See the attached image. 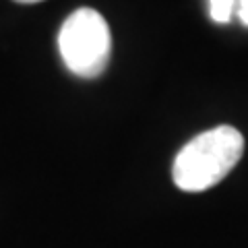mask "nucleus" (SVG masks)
<instances>
[{
	"label": "nucleus",
	"mask_w": 248,
	"mask_h": 248,
	"mask_svg": "<svg viewBox=\"0 0 248 248\" xmlns=\"http://www.w3.org/2000/svg\"><path fill=\"white\" fill-rule=\"evenodd\" d=\"M244 153V137L234 126H215L186 143L172 166L174 184L186 192H203L221 182Z\"/></svg>",
	"instance_id": "f257e3e1"
},
{
	"label": "nucleus",
	"mask_w": 248,
	"mask_h": 248,
	"mask_svg": "<svg viewBox=\"0 0 248 248\" xmlns=\"http://www.w3.org/2000/svg\"><path fill=\"white\" fill-rule=\"evenodd\" d=\"M60 56L77 77H99L110 60V27L93 9H77L58 33Z\"/></svg>",
	"instance_id": "f03ea898"
},
{
	"label": "nucleus",
	"mask_w": 248,
	"mask_h": 248,
	"mask_svg": "<svg viewBox=\"0 0 248 248\" xmlns=\"http://www.w3.org/2000/svg\"><path fill=\"white\" fill-rule=\"evenodd\" d=\"M234 13L238 15V19L242 21L244 25H248V0H236Z\"/></svg>",
	"instance_id": "20e7f679"
},
{
	"label": "nucleus",
	"mask_w": 248,
	"mask_h": 248,
	"mask_svg": "<svg viewBox=\"0 0 248 248\" xmlns=\"http://www.w3.org/2000/svg\"><path fill=\"white\" fill-rule=\"evenodd\" d=\"M19 4H33V2H42V0H15Z\"/></svg>",
	"instance_id": "39448f33"
},
{
	"label": "nucleus",
	"mask_w": 248,
	"mask_h": 248,
	"mask_svg": "<svg viewBox=\"0 0 248 248\" xmlns=\"http://www.w3.org/2000/svg\"><path fill=\"white\" fill-rule=\"evenodd\" d=\"M236 0H209V13L217 23H230L234 17Z\"/></svg>",
	"instance_id": "7ed1b4c3"
}]
</instances>
